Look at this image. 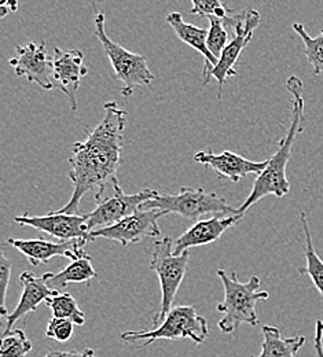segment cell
Instances as JSON below:
<instances>
[{
  "instance_id": "cell-8",
  "label": "cell",
  "mask_w": 323,
  "mask_h": 357,
  "mask_svg": "<svg viewBox=\"0 0 323 357\" xmlns=\"http://www.w3.org/2000/svg\"><path fill=\"white\" fill-rule=\"evenodd\" d=\"M227 28H232V39L229 42L227 47L223 50L219 62L216 66H213L205 76H204V86L209 83L211 79H216L219 86V100L222 99V91L226 84V82L230 77H235L236 72L234 69V65L238 62L239 55L242 51L249 45V42L253 38V32L256 28L262 24V15L259 11L249 8L243 11L242 14L229 15L226 20H223Z\"/></svg>"
},
{
  "instance_id": "cell-16",
  "label": "cell",
  "mask_w": 323,
  "mask_h": 357,
  "mask_svg": "<svg viewBox=\"0 0 323 357\" xmlns=\"http://www.w3.org/2000/svg\"><path fill=\"white\" fill-rule=\"evenodd\" d=\"M194 160L198 164L209 167L219 176L230 178L231 181H235V183H238L241 178H246L249 175L259 176L269 164V160L250 161L235 153H231L229 150L220 154H215L212 150L198 151L194 155Z\"/></svg>"
},
{
  "instance_id": "cell-29",
  "label": "cell",
  "mask_w": 323,
  "mask_h": 357,
  "mask_svg": "<svg viewBox=\"0 0 323 357\" xmlns=\"http://www.w3.org/2000/svg\"><path fill=\"white\" fill-rule=\"evenodd\" d=\"M314 348L317 357H323V320H317L315 324V338H314Z\"/></svg>"
},
{
  "instance_id": "cell-5",
  "label": "cell",
  "mask_w": 323,
  "mask_h": 357,
  "mask_svg": "<svg viewBox=\"0 0 323 357\" xmlns=\"http://www.w3.org/2000/svg\"><path fill=\"white\" fill-rule=\"evenodd\" d=\"M140 209H157L167 215L175 213L187 220H198L202 216H236L238 209L216 192H208L204 188L182 187L176 194H158L156 198L144 202Z\"/></svg>"
},
{
  "instance_id": "cell-23",
  "label": "cell",
  "mask_w": 323,
  "mask_h": 357,
  "mask_svg": "<svg viewBox=\"0 0 323 357\" xmlns=\"http://www.w3.org/2000/svg\"><path fill=\"white\" fill-rule=\"evenodd\" d=\"M292 28L304 43V52L308 62L314 68V73L321 75L323 73V29L317 38H313L307 33L304 25L300 22H294Z\"/></svg>"
},
{
  "instance_id": "cell-6",
  "label": "cell",
  "mask_w": 323,
  "mask_h": 357,
  "mask_svg": "<svg viewBox=\"0 0 323 357\" xmlns=\"http://www.w3.org/2000/svg\"><path fill=\"white\" fill-rule=\"evenodd\" d=\"M174 241L171 236H164L156 241L151 246L150 268L156 272L161 287L160 310L153 317L154 327H158L168 312L174 308V301L178 290L185 279L190 261V253H174Z\"/></svg>"
},
{
  "instance_id": "cell-22",
  "label": "cell",
  "mask_w": 323,
  "mask_h": 357,
  "mask_svg": "<svg viewBox=\"0 0 323 357\" xmlns=\"http://www.w3.org/2000/svg\"><path fill=\"white\" fill-rule=\"evenodd\" d=\"M46 305L52 311V317L70 320L76 326L86 324V313L79 308V304L75 300V297L66 291H59L57 296L48 298Z\"/></svg>"
},
{
  "instance_id": "cell-10",
  "label": "cell",
  "mask_w": 323,
  "mask_h": 357,
  "mask_svg": "<svg viewBox=\"0 0 323 357\" xmlns=\"http://www.w3.org/2000/svg\"><path fill=\"white\" fill-rule=\"evenodd\" d=\"M165 216L164 212L157 209H139L137 213L123 219L121 222L95 229L90 234V239H107L121 243L123 248L137 245L147 238L161 235L158 220Z\"/></svg>"
},
{
  "instance_id": "cell-4",
  "label": "cell",
  "mask_w": 323,
  "mask_h": 357,
  "mask_svg": "<svg viewBox=\"0 0 323 357\" xmlns=\"http://www.w3.org/2000/svg\"><path fill=\"white\" fill-rule=\"evenodd\" d=\"M209 335L206 319L200 314L193 305L174 307L165 316L164 321L146 331H127L121 334V341L131 345V348L143 349L150 347L154 341H178L191 340L195 345H201Z\"/></svg>"
},
{
  "instance_id": "cell-31",
  "label": "cell",
  "mask_w": 323,
  "mask_h": 357,
  "mask_svg": "<svg viewBox=\"0 0 323 357\" xmlns=\"http://www.w3.org/2000/svg\"><path fill=\"white\" fill-rule=\"evenodd\" d=\"M58 357H96L95 351L91 348H86L82 352L70 351V352H58Z\"/></svg>"
},
{
  "instance_id": "cell-21",
  "label": "cell",
  "mask_w": 323,
  "mask_h": 357,
  "mask_svg": "<svg viewBox=\"0 0 323 357\" xmlns=\"http://www.w3.org/2000/svg\"><path fill=\"white\" fill-rule=\"evenodd\" d=\"M300 223L303 225L304 238H306L304 257H306L307 266L300 268L299 273L310 276L313 283H314V286H315V289L320 291V294L323 297V260L320 257V255L315 252V248H314V243H313L311 231H310L308 218H307L306 212L300 213Z\"/></svg>"
},
{
  "instance_id": "cell-25",
  "label": "cell",
  "mask_w": 323,
  "mask_h": 357,
  "mask_svg": "<svg viewBox=\"0 0 323 357\" xmlns=\"http://www.w3.org/2000/svg\"><path fill=\"white\" fill-rule=\"evenodd\" d=\"M209 21V29H208V39L206 45L208 50L212 52L215 58H220L223 50L229 45V31L223 20L211 17Z\"/></svg>"
},
{
  "instance_id": "cell-1",
  "label": "cell",
  "mask_w": 323,
  "mask_h": 357,
  "mask_svg": "<svg viewBox=\"0 0 323 357\" xmlns=\"http://www.w3.org/2000/svg\"><path fill=\"white\" fill-rule=\"evenodd\" d=\"M103 109L102 121L93 130L87 131L84 142H77L72 147L68 176L73 184V191L68 204L58 209L61 213L77 215L80 201L87 192H99L96 195V199H99L105 185L117 178L127 113L116 102L105 103Z\"/></svg>"
},
{
  "instance_id": "cell-26",
  "label": "cell",
  "mask_w": 323,
  "mask_h": 357,
  "mask_svg": "<svg viewBox=\"0 0 323 357\" xmlns=\"http://www.w3.org/2000/svg\"><path fill=\"white\" fill-rule=\"evenodd\" d=\"M191 10L190 13L198 17H205V18H220L226 20L230 15L231 8L227 7L220 0H191Z\"/></svg>"
},
{
  "instance_id": "cell-30",
  "label": "cell",
  "mask_w": 323,
  "mask_h": 357,
  "mask_svg": "<svg viewBox=\"0 0 323 357\" xmlns=\"http://www.w3.org/2000/svg\"><path fill=\"white\" fill-rule=\"evenodd\" d=\"M18 10V0H0V17L4 18L8 13Z\"/></svg>"
},
{
  "instance_id": "cell-11",
  "label": "cell",
  "mask_w": 323,
  "mask_h": 357,
  "mask_svg": "<svg viewBox=\"0 0 323 357\" xmlns=\"http://www.w3.org/2000/svg\"><path fill=\"white\" fill-rule=\"evenodd\" d=\"M14 222L20 225H29L55 239H59L61 242L80 241L86 245L91 242L86 213L69 215L61 213L58 211L50 212L45 216H31L25 213L17 216Z\"/></svg>"
},
{
  "instance_id": "cell-3",
  "label": "cell",
  "mask_w": 323,
  "mask_h": 357,
  "mask_svg": "<svg viewBox=\"0 0 323 357\" xmlns=\"http://www.w3.org/2000/svg\"><path fill=\"white\" fill-rule=\"evenodd\" d=\"M218 276L220 278L225 287V300L216 310L225 316L218 321V327L225 334L235 333L242 324L257 326L259 316L256 312L257 303L267 301L270 293L260 290L262 280L259 276H252L248 282H242L236 272L231 273L225 269H218Z\"/></svg>"
},
{
  "instance_id": "cell-15",
  "label": "cell",
  "mask_w": 323,
  "mask_h": 357,
  "mask_svg": "<svg viewBox=\"0 0 323 357\" xmlns=\"http://www.w3.org/2000/svg\"><path fill=\"white\" fill-rule=\"evenodd\" d=\"M20 284L22 287L21 297H20V301H18L15 310L13 312H10L7 320H6L3 335L8 334L11 331V327L22 316L36 312L40 304L47 303L48 298H51L59 293L58 289H52L48 284L47 273L38 278L33 273L25 271L20 275Z\"/></svg>"
},
{
  "instance_id": "cell-12",
  "label": "cell",
  "mask_w": 323,
  "mask_h": 357,
  "mask_svg": "<svg viewBox=\"0 0 323 357\" xmlns=\"http://www.w3.org/2000/svg\"><path fill=\"white\" fill-rule=\"evenodd\" d=\"M17 56L8 61L10 66L18 77H25L29 83L38 84L40 89L51 91L55 87L52 80V58L47 52V43H28L17 45Z\"/></svg>"
},
{
  "instance_id": "cell-9",
  "label": "cell",
  "mask_w": 323,
  "mask_h": 357,
  "mask_svg": "<svg viewBox=\"0 0 323 357\" xmlns=\"http://www.w3.org/2000/svg\"><path fill=\"white\" fill-rule=\"evenodd\" d=\"M113 195L106 198H99L96 208L87 215V228L90 234L95 229L106 228L114 225L123 219L137 213L142 205L160 192L151 188H144L137 194H126L119 183V178H114L113 183Z\"/></svg>"
},
{
  "instance_id": "cell-19",
  "label": "cell",
  "mask_w": 323,
  "mask_h": 357,
  "mask_svg": "<svg viewBox=\"0 0 323 357\" xmlns=\"http://www.w3.org/2000/svg\"><path fill=\"white\" fill-rule=\"evenodd\" d=\"M262 334L264 337L262 352L255 357H297L306 344V337L303 335L283 338L276 326H263Z\"/></svg>"
},
{
  "instance_id": "cell-24",
  "label": "cell",
  "mask_w": 323,
  "mask_h": 357,
  "mask_svg": "<svg viewBox=\"0 0 323 357\" xmlns=\"http://www.w3.org/2000/svg\"><path fill=\"white\" fill-rule=\"evenodd\" d=\"M32 342L21 328L11 330L3 335L0 344V357H27L32 351Z\"/></svg>"
},
{
  "instance_id": "cell-7",
  "label": "cell",
  "mask_w": 323,
  "mask_h": 357,
  "mask_svg": "<svg viewBox=\"0 0 323 357\" xmlns=\"http://www.w3.org/2000/svg\"><path fill=\"white\" fill-rule=\"evenodd\" d=\"M95 36L103 47L107 55L116 77L123 83L121 93L131 96L137 87H150L154 82V75L147 66V58L135 54L113 42L105 29V14L98 13L95 15Z\"/></svg>"
},
{
  "instance_id": "cell-33",
  "label": "cell",
  "mask_w": 323,
  "mask_h": 357,
  "mask_svg": "<svg viewBox=\"0 0 323 357\" xmlns=\"http://www.w3.org/2000/svg\"><path fill=\"white\" fill-rule=\"evenodd\" d=\"M103 0H93V4H96V3H102Z\"/></svg>"
},
{
  "instance_id": "cell-20",
  "label": "cell",
  "mask_w": 323,
  "mask_h": 357,
  "mask_svg": "<svg viewBox=\"0 0 323 357\" xmlns=\"http://www.w3.org/2000/svg\"><path fill=\"white\" fill-rule=\"evenodd\" d=\"M48 284L63 289L70 283H90L96 278V272L91 263V256L86 255L77 260H73L68 267L63 268L58 273L47 272Z\"/></svg>"
},
{
  "instance_id": "cell-13",
  "label": "cell",
  "mask_w": 323,
  "mask_h": 357,
  "mask_svg": "<svg viewBox=\"0 0 323 357\" xmlns=\"http://www.w3.org/2000/svg\"><path fill=\"white\" fill-rule=\"evenodd\" d=\"M52 80L69 99L70 109L77 110V92L82 79L89 73L84 65V54L80 50H62L55 47L52 55Z\"/></svg>"
},
{
  "instance_id": "cell-17",
  "label": "cell",
  "mask_w": 323,
  "mask_h": 357,
  "mask_svg": "<svg viewBox=\"0 0 323 357\" xmlns=\"http://www.w3.org/2000/svg\"><path fill=\"white\" fill-rule=\"evenodd\" d=\"M243 219L242 215L236 216H213L206 220H198L185 231L174 243V253L182 255L193 248H201L216 242L229 228Z\"/></svg>"
},
{
  "instance_id": "cell-2",
  "label": "cell",
  "mask_w": 323,
  "mask_h": 357,
  "mask_svg": "<svg viewBox=\"0 0 323 357\" xmlns=\"http://www.w3.org/2000/svg\"><path fill=\"white\" fill-rule=\"evenodd\" d=\"M286 89L292 93V121L287 132L279 142L276 154L269 160L266 169L256 178L253 188L245 202L238 208L239 215H245V212L263 199L267 195H276L277 198H282L289 194L290 183L286 178V168L292 155V147L294 140L299 135L304 131L306 127V116H304V98L303 91L304 86L303 82L296 77L290 76L286 82Z\"/></svg>"
},
{
  "instance_id": "cell-32",
  "label": "cell",
  "mask_w": 323,
  "mask_h": 357,
  "mask_svg": "<svg viewBox=\"0 0 323 357\" xmlns=\"http://www.w3.org/2000/svg\"><path fill=\"white\" fill-rule=\"evenodd\" d=\"M45 357H58V351H52V352H50V354H47Z\"/></svg>"
},
{
  "instance_id": "cell-18",
  "label": "cell",
  "mask_w": 323,
  "mask_h": 357,
  "mask_svg": "<svg viewBox=\"0 0 323 357\" xmlns=\"http://www.w3.org/2000/svg\"><path fill=\"white\" fill-rule=\"evenodd\" d=\"M167 24L174 29L176 36L186 43L190 45L193 50L200 52L205 58V65H204V72L202 76H205L213 66L218 65L219 59L212 55V52L208 50L206 45V39H208V29L198 28L193 24L186 22L181 13H171L165 18Z\"/></svg>"
},
{
  "instance_id": "cell-14",
  "label": "cell",
  "mask_w": 323,
  "mask_h": 357,
  "mask_svg": "<svg viewBox=\"0 0 323 357\" xmlns=\"http://www.w3.org/2000/svg\"><path fill=\"white\" fill-rule=\"evenodd\" d=\"M7 243L22 253L28 261L38 267L47 264L52 257H66L69 260H77L86 256L84 242L80 241H66V242H50L46 239H15L8 238Z\"/></svg>"
},
{
  "instance_id": "cell-28",
  "label": "cell",
  "mask_w": 323,
  "mask_h": 357,
  "mask_svg": "<svg viewBox=\"0 0 323 357\" xmlns=\"http://www.w3.org/2000/svg\"><path fill=\"white\" fill-rule=\"evenodd\" d=\"M10 276H11V261L6 257L4 252H0V282H1V303H0V313L1 317H8L10 312L7 311L6 305V296H7V289L10 283Z\"/></svg>"
},
{
  "instance_id": "cell-27",
  "label": "cell",
  "mask_w": 323,
  "mask_h": 357,
  "mask_svg": "<svg viewBox=\"0 0 323 357\" xmlns=\"http://www.w3.org/2000/svg\"><path fill=\"white\" fill-rule=\"evenodd\" d=\"M75 326L76 324L70 320L52 317L47 324L46 338L57 342H66L73 337Z\"/></svg>"
}]
</instances>
